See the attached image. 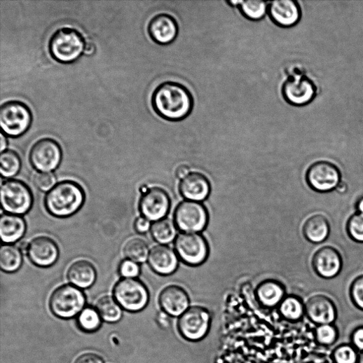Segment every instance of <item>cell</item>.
<instances>
[{"label":"cell","mask_w":363,"mask_h":363,"mask_svg":"<svg viewBox=\"0 0 363 363\" xmlns=\"http://www.w3.org/2000/svg\"><path fill=\"white\" fill-rule=\"evenodd\" d=\"M151 103L153 110L159 116L170 122H179L191 114L194 98L185 85L167 81L156 88Z\"/></svg>","instance_id":"obj_1"},{"label":"cell","mask_w":363,"mask_h":363,"mask_svg":"<svg viewBox=\"0 0 363 363\" xmlns=\"http://www.w3.org/2000/svg\"><path fill=\"white\" fill-rule=\"evenodd\" d=\"M85 194L82 187L71 180L60 182L46 196L44 204L47 212L54 217L68 218L83 207Z\"/></svg>","instance_id":"obj_2"},{"label":"cell","mask_w":363,"mask_h":363,"mask_svg":"<svg viewBox=\"0 0 363 363\" xmlns=\"http://www.w3.org/2000/svg\"><path fill=\"white\" fill-rule=\"evenodd\" d=\"M85 40L81 33L71 27L56 30L48 43L51 57L58 63L73 64L85 53Z\"/></svg>","instance_id":"obj_3"},{"label":"cell","mask_w":363,"mask_h":363,"mask_svg":"<svg viewBox=\"0 0 363 363\" xmlns=\"http://www.w3.org/2000/svg\"><path fill=\"white\" fill-rule=\"evenodd\" d=\"M32 123V111L25 102L11 100L0 107V126L6 135L20 137L29 130Z\"/></svg>","instance_id":"obj_4"},{"label":"cell","mask_w":363,"mask_h":363,"mask_svg":"<svg viewBox=\"0 0 363 363\" xmlns=\"http://www.w3.org/2000/svg\"><path fill=\"white\" fill-rule=\"evenodd\" d=\"M85 303V294L73 285H65L55 289L49 301L53 314L65 320L76 316L84 308Z\"/></svg>","instance_id":"obj_5"},{"label":"cell","mask_w":363,"mask_h":363,"mask_svg":"<svg viewBox=\"0 0 363 363\" xmlns=\"http://www.w3.org/2000/svg\"><path fill=\"white\" fill-rule=\"evenodd\" d=\"M114 296L121 307L132 313L144 310L149 301L148 288L136 278L120 280L114 287Z\"/></svg>","instance_id":"obj_6"},{"label":"cell","mask_w":363,"mask_h":363,"mask_svg":"<svg viewBox=\"0 0 363 363\" xmlns=\"http://www.w3.org/2000/svg\"><path fill=\"white\" fill-rule=\"evenodd\" d=\"M3 209L8 214L24 215L32 209V193L23 182L8 179L4 182L0 191Z\"/></svg>","instance_id":"obj_7"},{"label":"cell","mask_w":363,"mask_h":363,"mask_svg":"<svg viewBox=\"0 0 363 363\" xmlns=\"http://www.w3.org/2000/svg\"><path fill=\"white\" fill-rule=\"evenodd\" d=\"M210 325V313L200 306L191 307L179 317L177 323L180 336L192 342L203 340L209 333Z\"/></svg>","instance_id":"obj_8"},{"label":"cell","mask_w":363,"mask_h":363,"mask_svg":"<svg viewBox=\"0 0 363 363\" xmlns=\"http://www.w3.org/2000/svg\"><path fill=\"white\" fill-rule=\"evenodd\" d=\"M174 249L182 261L193 266L203 264L209 254L207 241L199 233H179L175 239Z\"/></svg>","instance_id":"obj_9"},{"label":"cell","mask_w":363,"mask_h":363,"mask_svg":"<svg viewBox=\"0 0 363 363\" xmlns=\"http://www.w3.org/2000/svg\"><path fill=\"white\" fill-rule=\"evenodd\" d=\"M174 221L181 231L197 233L203 231L207 226L208 213L200 203L186 200L177 207Z\"/></svg>","instance_id":"obj_10"},{"label":"cell","mask_w":363,"mask_h":363,"mask_svg":"<svg viewBox=\"0 0 363 363\" xmlns=\"http://www.w3.org/2000/svg\"><path fill=\"white\" fill-rule=\"evenodd\" d=\"M62 156V149L56 141L50 138H43L32 147L29 161L36 170L50 172L58 167Z\"/></svg>","instance_id":"obj_11"},{"label":"cell","mask_w":363,"mask_h":363,"mask_svg":"<svg viewBox=\"0 0 363 363\" xmlns=\"http://www.w3.org/2000/svg\"><path fill=\"white\" fill-rule=\"evenodd\" d=\"M282 94L285 100L293 106H305L312 102L317 94L314 82L301 74L289 75L283 83Z\"/></svg>","instance_id":"obj_12"},{"label":"cell","mask_w":363,"mask_h":363,"mask_svg":"<svg viewBox=\"0 0 363 363\" xmlns=\"http://www.w3.org/2000/svg\"><path fill=\"white\" fill-rule=\"evenodd\" d=\"M307 181L314 191L324 193L335 190L341 183L339 169L329 161H318L313 163L307 171Z\"/></svg>","instance_id":"obj_13"},{"label":"cell","mask_w":363,"mask_h":363,"mask_svg":"<svg viewBox=\"0 0 363 363\" xmlns=\"http://www.w3.org/2000/svg\"><path fill=\"white\" fill-rule=\"evenodd\" d=\"M170 207L167 193L163 189L155 187L149 189L139 202V210L145 218L157 221L165 218Z\"/></svg>","instance_id":"obj_14"},{"label":"cell","mask_w":363,"mask_h":363,"mask_svg":"<svg viewBox=\"0 0 363 363\" xmlns=\"http://www.w3.org/2000/svg\"><path fill=\"white\" fill-rule=\"evenodd\" d=\"M31 262L40 268H49L59 258V249L55 242L47 236H39L31 240L27 249Z\"/></svg>","instance_id":"obj_15"},{"label":"cell","mask_w":363,"mask_h":363,"mask_svg":"<svg viewBox=\"0 0 363 363\" xmlns=\"http://www.w3.org/2000/svg\"><path fill=\"white\" fill-rule=\"evenodd\" d=\"M159 304L166 315L179 317L190 308L189 295L184 288L170 285L161 291Z\"/></svg>","instance_id":"obj_16"},{"label":"cell","mask_w":363,"mask_h":363,"mask_svg":"<svg viewBox=\"0 0 363 363\" xmlns=\"http://www.w3.org/2000/svg\"><path fill=\"white\" fill-rule=\"evenodd\" d=\"M306 313L313 322L320 326L331 324L336 318L334 301L324 294L313 295L308 300Z\"/></svg>","instance_id":"obj_17"},{"label":"cell","mask_w":363,"mask_h":363,"mask_svg":"<svg viewBox=\"0 0 363 363\" xmlns=\"http://www.w3.org/2000/svg\"><path fill=\"white\" fill-rule=\"evenodd\" d=\"M313 268L322 278H336L341 270L343 261L339 252L331 247L319 249L313 259Z\"/></svg>","instance_id":"obj_18"},{"label":"cell","mask_w":363,"mask_h":363,"mask_svg":"<svg viewBox=\"0 0 363 363\" xmlns=\"http://www.w3.org/2000/svg\"><path fill=\"white\" fill-rule=\"evenodd\" d=\"M268 14L276 25L285 28L296 25L301 17V8L294 0L268 3Z\"/></svg>","instance_id":"obj_19"},{"label":"cell","mask_w":363,"mask_h":363,"mask_svg":"<svg viewBox=\"0 0 363 363\" xmlns=\"http://www.w3.org/2000/svg\"><path fill=\"white\" fill-rule=\"evenodd\" d=\"M179 32L177 20L168 14H159L153 17L148 26L151 39L158 44L167 45L177 37Z\"/></svg>","instance_id":"obj_20"},{"label":"cell","mask_w":363,"mask_h":363,"mask_svg":"<svg viewBox=\"0 0 363 363\" xmlns=\"http://www.w3.org/2000/svg\"><path fill=\"white\" fill-rule=\"evenodd\" d=\"M179 192L187 200L198 202L205 200L211 191L207 178L199 172L190 173L179 184Z\"/></svg>","instance_id":"obj_21"},{"label":"cell","mask_w":363,"mask_h":363,"mask_svg":"<svg viewBox=\"0 0 363 363\" xmlns=\"http://www.w3.org/2000/svg\"><path fill=\"white\" fill-rule=\"evenodd\" d=\"M148 262L155 273L160 275H169L177 268L178 256L169 247L158 245L151 250Z\"/></svg>","instance_id":"obj_22"},{"label":"cell","mask_w":363,"mask_h":363,"mask_svg":"<svg viewBox=\"0 0 363 363\" xmlns=\"http://www.w3.org/2000/svg\"><path fill=\"white\" fill-rule=\"evenodd\" d=\"M27 230L25 219L12 214H4L0 219V236L4 243L12 245L23 238Z\"/></svg>","instance_id":"obj_23"},{"label":"cell","mask_w":363,"mask_h":363,"mask_svg":"<svg viewBox=\"0 0 363 363\" xmlns=\"http://www.w3.org/2000/svg\"><path fill=\"white\" fill-rule=\"evenodd\" d=\"M97 276V270L94 266L85 260H80L74 263L67 273L69 282L80 289L92 287L96 281Z\"/></svg>","instance_id":"obj_24"},{"label":"cell","mask_w":363,"mask_h":363,"mask_svg":"<svg viewBox=\"0 0 363 363\" xmlns=\"http://www.w3.org/2000/svg\"><path fill=\"white\" fill-rule=\"evenodd\" d=\"M285 294L283 285L273 280L260 283L256 290L259 303L266 308H274L280 306L285 298Z\"/></svg>","instance_id":"obj_25"},{"label":"cell","mask_w":363,"mask_h":363,"mask_svg":"<svg viewBox=\"0 0 363 363\" xmlns=\"http://www.w3.org/2000/svg\"><path fill=\"white\" fill-rule=\"evenodd\" d=\"M303 234L313 244H321L330 233V224L322 214H315L308 218L303 225Z\"/></svg>","instance_id":"obj_26"},{"label":"cell","mask_w":363,"mask_h":363,"mask_svg":"<svg viewBox=\"0 0 363 363\" xmlns=\"http://www.w3.org/2000/svg\"><path fill=\"white\" fill-rule=\"evenodd\" d=\"M23 263L22 252L18 247L4 245L0 249V268L7 273L18 271Z\"/></svg>","instance_id":"obj_27"},{"label":"cell","mask_w":363,"mask_h":363,"mask_svg":"<svg viewBox=\"0 0 363 363\" xmlns=\"http://www.w3.org/2000/svg\"><path fill=\"white\" fill-rule=\"evenodd\" d=\"M281 316L289 322H296L303 317L306 306L301 300L296 296H288L284 298L279 306Z\"/></svg>","instance_id":"obj_28"},{"label":"cell","mask_w":363,"mask_h":363,"mask_svg":"<svg viewBox=\"0 0 363 363\" xmlns=\"http://www.w3.org/2000/svg\"><path fill=\"white\" fill-rule=\"evenodd\" d=\"M96 308L100 316L107 322H116L122 318L123 311L115 299L102 296L97 302Z\"/></svg>","instance_id":"obj_29"},{"label":"cell","mask_w":363,"mask_h":363,"mask_svg":"<svg viewBox=\"0 0 363 363\" xmlns=\"http://www.w3.org/2000/svg\"><path fill=\"white\" fill-rule=\"evenodd\" d=\"M151 233L158 243L162 245H168L176 237V225L168 219H163L151 225Z\"/></svg>","instance_id":"obj_30"},{"label":"cell","mask_w":363,"mask_h":363,"mask_svg":"<svg viewBox=\"0 0 363 363\" xmlns=\"http://www.w3.org/2000/svg\"><path fill=\"white\" fill-rule=\"evenodd\" d=\"M123 252L128 260L137 263L146 262L150 254L147 244L140 238H132L128 240Z\"/></svg>","instance_id":"obj_31"},{"label":"cell","mask_w":363,"mask_h":363,"mask_svg":"<svg viewBox=\"0 0 363 363\" xmlns=\"http://www.w3.org/2000/svg\"><path fill=\"white\" fill-rule=\"evenodd\" d=\"M22 166V161L17 152L6 150L0 156V173L3 177L12 178L16 176Z\"/></svg>","instance_id":"obj_32"},{"label":"cell","mask_w":363,"mask_h":363,"mask_svg":"<svg viewBox=\"0 0 363 363\" xmlns=\"http://www.w3.org/2000/svg\"><path fill=\"white\" fill-rule=\"evenodd\" d=\"M238 8L240 13L246 18L258 21L263 19L267 14L268 3L257 1V0H247V1H242Z\"/></svg>","instance_id":"obj_33"},{"label":"cell","mask_w":363,"mask_h":363,"mask_svg":"<svg viewBox=\"0 0 363 363\" xmlns=\"http://www.w3.org/2000/svg\"><path fill=\"white\" fill-rule=\"evenodd\" d=\"M80 328L86 332H94L101 325V320L97 312L92 308L85 309L78 317Z\"/></svg>","instance_id":"obj_34"},{"label":"cell","mask_w":363,"mask_h":363,"mask_svg":"<svg viewBox=\"0 0 363 363\" xmlns=\"http://www.w3.org/2000/svg\"><path fill=\"white\" fill-rule=\"evenodd\" d=\"M333 357L335 363H357L359 357L354 346L345 344L335 349Z\"/></svg>","instance_id":"obj_35"},{"label":"cell","mask_w":363,"mask_h":363,"mask_svg":"<svg viewBox=\"0 0 363 363\" xmlns=\"http://www.w3.org/2000/svg\"><path fill=\"white\" fill-rule=\"evenodd\" d=\"M347 231L349 236L358 243H363V214L356 213L352 215L347 222Z\"/></svg>","instance_id":"obj_36"},{"label":"cell","mask_w":363,"mask_h":363,"mask_svg":"<svg viewBox=\"0 0 363 363\" xmlns=\"http://www.w3.org/2000/svg\"><path fill=\"white\" fill-rule=\"evenodd\" d=\"M56 177L52 172H39L34 177V186L42 192H49L56 186Z\"/></svg>","instance_id":"obj_37"},{"label":"cell","mask_w":363,"mask_h":363,"mask_svg":"<svg viewBox=\"0 0 363 363\" xmlns=\"http://www.w3.org/2000/svg\"><path fill=\"white\" fill-rule=\"evenodd\" d=\"M338 332L331 324L320 325L316 331V338L319 343L324 345H332L337 339Z\"/></svg>","instance_id":"obj_38"},{"label":"cell","mask_w":363,"mask_h":363,"mask_svg":"<svg viewBox=\"0 0 363 363\" xmlns=\"http://www.w3.org/2000/svg\"><path fill=\"white\" fill-rule=\"evenodd\" d=\"M350 294L354 305L363 310V275L353 280L350 285Z\"/></svg>","instance_id":"obj_39"},{"label":"cell","mask_w":363,"mask_h":363,"mask_svg":"<svg viewBox=\"0 0 363 363\" xmlns=\"http://www.w3.org/2000/svg\"><path fill=\"white\" fill-rule=\"evenodd\" d=\"M119 273L124 278H136L140 274V267L138 263L128 259L120 264Z\"/></svg>","instance_id":"obj_40"},{"label":"cell","mask_w":363,"mask_h":363,"mask_svg":"<svg viewBox=\"0 0 363 363\" xmlns=\"http://www.w3.org/2000/svg\"><path fill=\"white\" fill-rule=\"evenodd\" d=\"M352 346L363 352V327L357 328L352 334Z\"/></svg>","instance_id":"obj_41"},{"label":"cell","mask_w":363,"mask_h":363,"mask_svg":"<svg viewBox=\"0 0 363 363\" xmlns=\"http://www.w3.org/2000/svg\"><path fill=\"white\" fill-rule=\"evenodd\" d=\"M74 363H104V361L98 355L88 352L79 356Z\"/></svg>","instance_id":"obj_42"},{"label":"cell","mask_w":363,"mask_h":363,"mask_svg":"<svg viewBox=\"0 0 363 363\" xmlns=\"http://www.w3.org/2000/svg\"><path fill=\"white\" fill-rule=\"evenodd\" d=\"M151 228V222L144 217H139L135 224V228L139 233H146Z\"/></svg>","instance_id":"obj_43"},{"label":"cell","mask_w":363,"mask_h":363,"mask_svg":"<svg viewBox=\"0 0 363 363\" xmlns=\"http://www.w3.org/2000/svg\"><path fill=\"white\" fill-rule=\"evenodd\" d=\"M190 173V167L186 165H180L175 171L177 177L181 179H184Z\"/></svg>","instance_id":"obj_44"},{"label":"cell","mask_w":363,"mask_h":363,"mask_svg":"<svg viewBox=\"0 0 363 363\" xmlns=\"http://www.w3.org/2000/svg\"><path fill=\"white\" fill-rule=\"evenodd\" d=\"M0 139H1V140H0V142H1V145H0V151H1V153H3L7 150L6 149L8 146V142L3 132L0 134Z\"/></svg>","instance_id":"obj_45"},{"label":"cell","mask_w":363,"mask_h":363,"mask_svg":"<svg viewBox=\"0 0 363 363\" xmlns=\"http://www.w3.org/2000/svg\"><path fill=\"white\" fill-rule=\"evenodd\" d=\"M336 191L339 193H345L347 191V186L344 182H341Z\"/></svg>","instance_id":"obj_46"},{"label":"cell","mask_w":363,"mask_h":363,"mask_svg":"<svg viewBox=\"0 0 363 363\" xmlns=\"http://www.w3.org/2000/svg\"><path fill=\"white\" fill-rule=\"evenodd\" d=\"M95 51V46L93 44L88 43L85 47V53L87 55H91Z\"/></svg>","instance_id":"obj_47"},{"label":"cell","mask_w":363,"mask_h":363,"mask_svg":"<svg viewBox=\"0 0 363 363\" xmlns=\"http://www.w3.org/2000/svg\"><path fill=\"white\" fill-rule=\"evenodd\" d=\"M356 207L357 212L363 214V198L358 200Z\"/></svg>","instance_id":"obj_48"},{"label":"cell","mask_w":363,"mask_h":363,"mask_svg":"<svg viewBox=\"0 0 363 363\" xmlns=\"http://www.w3.org/2000/svg\"><path fill=\"white\" fill-rule=\"evenodd\" d=\"M242 1H229L227 4L231 5L232 7H238Z\"/></svg>","instance_id":"obj_49"},{"label":"cell","mask_w":363,"mask_h":363,"mask_svg":"<svg viewBox=\"0 0 363 363\" xmlns=\"http://www.w3.org/2000/svg\"><path fill=\"white\" fill-rule=\"evenodd\" d=\"M357 363H363V352L359 355Z\"/></svg>","instance_id":"obj_50"}]
</instances>
